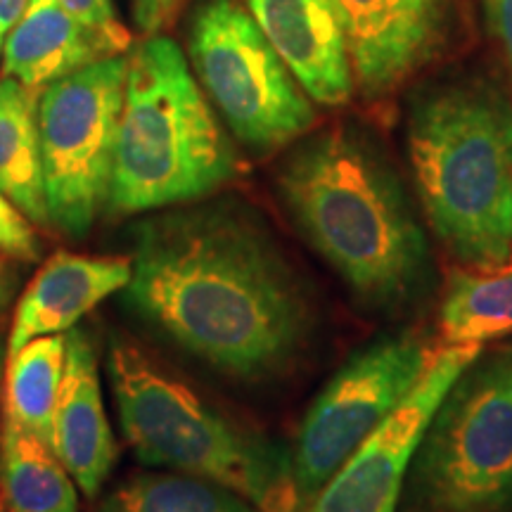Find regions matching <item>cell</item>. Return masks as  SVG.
Wrapping results in <instances>:
<instances>
[{"label":"cell","instance_id":"obj_1","mask_svg":"<svg viewBox=\"0 0 512 512\" xmlns=\"http://www.w3.org/2000/svg\"><path fill=\"white\" fill-rule=\"evenodd\" d=\"M133 313L185 354L238 380L285 373L316 328L309 292L252 209L181 204L133 228Z\"/></svg>","mask_w":512,"mask_h":512},{"label":"cell","instance_id":"obj_2","mask_svg":"<svg viewBox=\"0 0 512 512\" xmlns=\"http://www.w3.org/2000/svg\"><path fill=\"white\" fill-rule=\"evenodd\" d=\"M278 192L361 311L401 320L430 302L437 264L425 223L373 133L356 124L313 133L285 157Z\"/></svg>","mask_w":512,"mask_h":512},{"label":"cell","instance_id":"obj_3","mask_svg":"<svg viewBox=\"0 0 512 512\" xmlns=\"http://www.w3.org/2000/svg\"><path fill=\"white\" fill-rule=\"evenodd\" d=\"M406 155L420 211L463 268L512 259V100L482 74L425 83L406 110Z\"/></svg>","mask_w":512,"mask_h":512},{"label":"cell","instance_id":"obj_4","mask_svg":"<svg viewBox=\"0 0 512 512\" xmlns=\"http://www.w3.org/2000/svg\"><path fill=\"white\" fill-rule=\"evenodd\" d=\"M238 155L174 38L128 55L107 207L140 214L200 202L233 181Z\"/></svg>","mask_w":512,"mask_h":512},{"label":"cell","instance_id":"obj_5","mask_svg":"<svg viewBox=\"0 0 512 512\" xmlns=\"http://www.w3.org/2000/svg\"><path fill=\"white\" fill-rule=\"evenodd\" d=\"M107 373L140 463L226 486L259 512H299L290 446L230 420L133 339L110 344Z\"/></svg>","mask_w":512,"mask_h":512},{"label":"cell","instance_id":"obj_6","mask_svg":"<svg viewBox=\"0 0 512 512\" xmlns=\"http://www.w3.org/2000/svg\"><path fill=\"white\" fill-rule=\"evenodd\" d=\"M399 512H512V339L448 387L413 453Z\"/></svg>","mask_w":512,"mask_h":512},{"label":"cell","instance_id":"obj_7","mask_svg":"<svg viewBox=\"0 0 512 512\" xmlns=\"http://www.w3.org/2000/svg\"><path fill=\"white\" fill-rule=\"evenodd\" d=\"M188 50L211 107L249 150H283L316 124L313 100L238 0H200Z\"/></svg>","mask_w":512,"mask_h":512},{"label":"cell","instance_id":"obj_8","mask_svg":"<svg viewBox=\"0 0 512 512\" xmlns=\"http://www.w3.org/2000/svg\"><path fill=\"white\" fill-rule=\"evenodd\" d=\"M126 55L48 83L38 95V145L48 221L83 238L110 202Z\"/></svg>","mask_w":512,"mask_h":512},{"label":"cell","instance_id":"obj_9","mask_svg":"<svg viewBox=\"0 0 512 512\" xmlns=\"http://www.w3.org/2000/svg\"><path fill=\"white\" fill-rule=\"evenodd\" d=\"M434 356L418 332L394 330L377 335L344 361L313 399L292 446L299 510L399 408Z\"/></svg>","mask_w":512,"mask_h":512},{"label":"cell","instance_id":"obj_10","mask_svg":"<svg viewBox=\"0 0 512 512\" xmlns=\"http://www.w3.org/2000/svg\"><path fill=\"white\" fill-rule=\"evenodd\" d=\"M484 347H444L399 408L299 512H399L413 453L439 401Z\"/></svg>","mask_w":512,"mask_h":512},{"label":"cell","instance_id":"obj_11","mask_svg":"<svg viewBox=\"0 0 512 512\" xmlns=\"http://www.w3.org/2000/svg\"><path fill=\"white\" fill-rule=\"evenodd\" d=\"M342 19L354 83L366 98L394 93L437 55L448 0H332Z\"/></svg>","mask_w":512,"mask_h":512},{"label":"cell","instance_id":"obj_12","mask_svg":"<svg viewBox=\"0 0 512 512\" xmlns=\"http://www.w3.org/2000/svg\"><path fill=\"white\" fill-rule=\"evenodd\" d=\"M247 10L313 102L347 105L356 83L332 0H247Z\"/></svg>","mask_w":512,"mask_h":512},{"label":"cell","instance_id":"obj_13","mask_svg":"<svg viewBox=\"0 0 512 512\" xmlns=\"http://www.w3.org/2000/svg\"><path fill=\"white\" fill-rule=\"evenodd\" d=\"M50 446L86 498L98 494L117 463L110 418L105 411L98 351L79 325L67 332V358L57 396Z\"/></svg>","mask_w":512,"mask_h":512},{"label":"cell","instance_id":"obj_14","mask_svg":"<svg viewBox=\"0 0 512 512\" xmlns=\"http://www.w3.org/2000/svg\"><path fill=\"white\" fill-rule=\"evenodd\" d=\"M131 280L128 256L57 252L38 268L19 299L8 337V358L31 339L64 335L100 302Z\"/></svg>","mask_w":512,"mask_h":512},{"label":"cell","instance_id":"obj_15","mask_svg":"<svg viewBox=\"0 0 512 512\" xmlns=\"http://www.w3.org/2000/svg\"><path fill=\"white\" fill-rule=\"evenodd\" d=\"M110 57L100 41L60 0H29L24 15L8 31L0 53V72L43 91L48 83Z\"/></svg>","mask_w":512,"mask_h":512},{"label":"cell","instance_id":"obj_16","mask_svg":"<svg viewBox=\"0 0 512 512\" xmlns=\"http://www.w3.org/2000/svg\"><path fill=\"white\" fill-rule=\"evenodd\" d=\"M0 494L8 512H79L76 482L53 446L3 415Z\"/></svg>","mask_w":512,"mask_h":512},{"label":"cell","instance_id":"obj_17","mask_svg":"<svg viewBox=\"0 0 512 512\" xmlns=\"http://www.w3.org/2000/svg\"><path fill=\"white\" fill-rule=\"evenodd\" d=\"M38 95L10 76H0V192L31 223L46 226L41 145H38Z\"/></svg>","mask_w":512,"mask_h":512},{"label":"cell","instance_id":"obj_18","mask_svg":"<svg viewBox=\"0 0 512 512\" xmlns=\"http://www.w3.org/2000/svg\"><path fill=\"white\" fill-rule=\"evenodd\" d=\"M444 347H484L512 337V268H453L439 302Z\"/></svg>","mask_w":512,"mask_h":512},{"label":"cell","instance_id":"obj_19","mask_svg":"<svg viewBox=\"0 0 512 512\" xmlns=\"http://www.w3.org/2000/svg\"><path fill=\"white\" fill-rule=\"evenodd\" d=\"M67 358V332L31 339L5 361L3 415L50 444Z\"/></svg>","mask_w":512,"mask_h":512},{"label":"cell","instance_id":"obj_20","mask_svg":"<svg viewBox=\"0 0 512 512\" xmlns=\"http://www.w3.org/2000/svg\"><path fill=\"white\" fill-rule=\"evenodd\" d=\"M95 512H259L226 486L181 472H145L119 484Z\"/></svg>","mask_w":512,"mask_h":512},{"label":"cell","instance_id":"obj_21","mask_svg":"<svg viewBox=\"0 0 512 512\" xmlns=\"http://www.w3.org/2000/svg\"><path fill=\"white\" fill-rule=\"evenodd\" d=\"M60 5L98 38L107 55H124L131 48V34L119 22L112 0H60Z\"/></svg>","mask_w":512,"mask_h":512},{"label":"cell","instance_id":"obj_22","mask_svg":"<svg viewBox=\"0 0 512 512\" xmlns=\"http://www.w3.org/2000/svg\"><path fill=\"white\" fill-rule=\"evenodd\" d=\"M0 252L22 261H36L41 256V242L27 216L0 192Z\"/></svg>","mask_w":512,"mask_h":512},{"label":"cell","instance_id":"obj_23","mask_svg":"<svg viewBox=\"0 0 512 512\" xmlns=\"http://www.w3.org/2000/svg\"><path fill=\"white\" fill-rule=\"evenodd\" d=\"M183 3L185 0H131L133 22L145 36H155L176 17Z\"/></svg>","mask_w":512,"mask_h":512},{"label":"cell","instance_id":"obj_24","mask_svg":"<svg viewBox=\"0 0 512 512\" xmlns=\"http://www.w3.org/2000/svg\"><path fill=\"white\" fill-rule=\"evenodd\" d=\"M486 8L512 76V0H486Z\"/></svg>","mask_w":512,"mask_h":512},{"label":"cell","instance_id":"obj_25","mask_svg":"<svg viewBox=\"0 0 512 512\" xmlns=\"http://www.w3.org/2000/svg\"><path fill=\"white\" fill-rule=\"evenodd\" d=\"M29 0H0V53H3V43L8 31L15 27L17 19L24 15Z\"/></svg>","mask_w":512,"mask_h":512},{"label":"cell","instance_id":"obj_26","mask_svg":"<svg viewBox=\"0 0 512 512\" xmlns=\"http://www.w3.org/2000/svg\"><path fill=\"white\" fill-rule=\"evenodd\" d=\"M8 299H10V283L3 275V271H0V311H3V306L8 304Z\"/></svg>","mask_w":512,"mask_h":512},{"label":"cell","instance_id":"obj_27","mask_svg":"<svg viewBox=\"0 0 512 512\" xmlns=\"http://www.w3.org/2000/svg\"><path fill=\"white\" fill-rule=\"evenodd\" d=\"M5 361H8V347H5V344H3V339H0V377H3Z\"/></svg>","mask_w":512,"mask_h":512}]
</instances>
